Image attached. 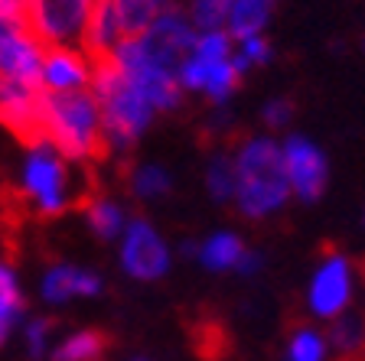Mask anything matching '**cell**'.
<instances>
[{
	"mask_svg": "<svg viewBox=\"0 0 365 361\" xmlns=\"http://www.w3.org/2000/svg\"><path fill=\"white\" fill-rule=\"evenodd\" d=\"M134 361H144V358H134Z\"/></svg>",
	"mask_w": 365,
	"mask_h": 361,
	"instance_id": "cell-32",
	"label": "cell"
},
{
	"mask_svg": "<svg viewBox=\"0 0 365 361\" xmlns=\"http://www.w3.org/2000/svg\"><path fill=\"white\" fill-rule=\"evenodd\" d=\"M39 66H43V46L23 26L4 39V46H0V82L23 85V88H43L39 85Z\"/></svg>",
	"mask_w": 365,
	"mask_h": 361,
	"instance_id": "cell-11",
	"label": "cell"
},
{
	"mask_svg": "<svg viewBox=\"0 0 365 361\" xmlns=\"http://www.w3.org/2000/svg\"><path fill=\"white\" fill-rule=\"evenodd\" d=\"M261 117H264L267 127H287L290 117H294V105H290L287 98H274V101H267L264 105Z\"/></svg>",
	"mask_w": 365,
	"mask_h": 361,
	"instance_id": "cell-27",
	"label": "cell"
},
{
	"mask_svg": "<svg viewBox=\"0 0 365 361\" xmlns=\"http://www.w3.org/2000/svg\"><path fill=\"white\" fill-rule=\"evenodd\" d=\"M235 199L245 219H267L290 199L281 143L271 137H248L235 157Z\"/></svg>",
	"mask_w": 365,
	"mask_h": 361,
	"instance_id": "cell-4",
	"label": "cell"
},
{
	"mask_svg": "<svg viewBox=\"0 0 365 361\" xmlns=\"http://www.w3.org/2000/svg\"><path fill=\"white\" fill-rule=\"evenodd\" d=\"M121 267L134 280H160L170 271V248L157 228L144 219H134L121 231Z\"/></svg>",
	"mask_w": 365,
	"mask_h": 361,
	"instance_id": "cell-7",
	"label": "cell"
},
{
	"mask_svg": "<svg viewBox=\"0 0 365 361\" xmlns=\"http://www.w3.org/2000/svg\"><path fill=\"white\" fill-rule=\"evenodd\" d=\"M91 98L98 105L101 127H105L108 150H128L147 134L157 108L124 78L111 56L91 62Z\"/></svg>",
	"mask_w": 365,
	"mask_h": 361,
	"instance_id": "cell-3",
	"label": "cell"
},
{
	"mask_svg": "<svg viewBox=\"0 0 365 361\" xmlns=\"http://www.w3.org/2000/svg\"><path fill=\"white\" fill-rule=\"evenodd\" d=\"M49 332H53V323H49V319H33V323L26 325V342H30L33 358H43V355H46Z\"/></svg>",
	"mask_w": 365,
	"mask_h": 361,
	"instance_id": "cell-26",
	"label": "cell"
},
{
	"mask_svg": "<svg viewBox=\"0 0 365 361\" xmlns=\"http://www.w3.org/2000/svg\"><path fill=\"white\" fill-rule=\"evenodd\" d=\"M23 7H26V0H0V14L16 16L20 23H23Z\"/></svg>",
	"mask_w": 365,
	"mask_h": 361,
	"instance_id": "cell-31",
	"label": "cell"
},
{
	"mask_svg": "<svg viewBox=\"0 0 365 361\" xmlns=\"http://www.w3.org/2000/svg\"><path fill=\"white\" fill-rule=\"evenodd\" d=\"M0 124L26 147L36 150L46 143L43 127V88H23V85H7L0 91Z\"/></svg>",
	"mask_w": 365,
	"mask_h": 361,
	"instance_id": "cell-9",
	"label": "cell"
},
{
	"mask_svg": "<svg viewBox=\"0 0 365 361\" xmlns=\"http://www.w3.org/2000/svg\"><path fill=\"white\" fill-rule=\"evenodd\" d=\"M205 186H209V196L215 202H232L235 199V159L228 153H215L209 159V169H205Z\"/></svg>",
	"mask_w": 365,
	"mask_h": 361,
	"instance_id": "cell-21",
	"label": "cell"
},
{
	"mask_svg": "<svg viewBox=\"0 0 365 361\" xmlns=\"http://www.w3.org/2000/svg\"><path fill=\"white\" fill-rule=\"evenodd\" d=\"M267 62H271V46H267L264 36L242 39V43H238V49H232V66H235L238 75H245L248 68L267 66Z\"/></svg>",
	"mask_w": 365,
	"mask_h": 361,
	"instance_id": "cell-24",
	"label": "cell"
},
{
	"mask_svg": "<svg viewBox=\"0 0 365 361\" xmlns=\"http://www.w3.org/2000/svg\"><path fill=\"white\" fill-rule=\"evenodd\" d=\"M238 82H242V75L235 72L232 59L212 62V59H196V56H190L186 66H182V72H180L182 91H202V95H209V101H215V105L232 98V91L238 88Z\"/></svg>",
	"mask_w": 365,
	"mask_h": 361,
	"instance_id": "cell-12",
	"label": "cell"
},
{
	"mask_svg": "<svg viewBox=\"0 0 365 361\" xmlns=\"http://www.w3.org/2000/svg\"><path fill=\"white\" fill-rule=\"evenodd\" d=\"M23 199L43 219L62 215L72 202L68 199V166L49 143L30 150L23 163Z\"/></svg>",
	"mask_w": 365,
	"mask_h": 361,
	"instance_id": "cell-6",
	"label": "cell"
},
{
	"mask_svg": "<svg viewBox=\"0 0 365 361\" xmlns=\"http://www.w3.org/2000/svg\"><path fill=\"white\" fill-rule=\"evenodd\" d=\"M281 153H284L290 192H297V199H304V202H317L327 192V179H329L327 153L300 134H290L281 143Z\"/></svg>",
	"mask_w": 365,
	"mask_h": 361,
	"instance_id": "cell-8",
	"label": "cell"
},
{
	"mask_svg": "<svg viewBox=\"0 0 365 361\" xmlns=\"http://www.w3.org/2000/svg\"><path fill=\"white\" fill-rule=\"evenodd\" d=\"M329 345L342 355V358H359L365 352V316L359 313H342L336 316L333 329H329Z\"/></svg>",
	"mask_w": 365,
	"mask_h": 361,
	"instance_id": "cell-20",
	"label": "cell"
},
{
	"mask_svg": "<svg viewBox=\"0 0 365 361\" xmlns=\"http://www.w3.org/2000/svg\"><path fill=\"white\" fill-rule=\"evenodd\" d=\"M118 20H121L124 36L144 33L163 10H170V0H114Z\"/></svg>",
	"mask_w": 365,
	"mask_h": 361,
	"instance_id": "cell-19",
	"label": "cell"
},
{
	"mask_svg": "<svg viewBox=\"0 0 365 361\" xmlns=\"http://www.w3.org/2000/svg\"><path fill=\"white\" fill-rule=\"evenodd\" d=\"M130 192L137 199H160L170 192V173L163 166H137L130 169Z\"/></svg>",
	"mask_w": 365,
	"mask_h": 361,
	"instance_id": "cell-23",
	"label": "cell"
},
{
	"mask_svg": "<svg viewBox=\"0 0 365 361\" xmlns=\"http://www.w3.org/2000/svg\"><path fill=\"white\" fill-rule=\"evenodd\" d=\"M242 251H245L242 238L232 231H215L202 244H196V257L202 261L205 271H235Z\"/></svg>",
	"mask_w": 365,
	"mask_h": 361,
	"instance_id": "cell-16",
	"label": "cell"
},
{
	"mask_svg": "<svg viewBox=\"0 0 365 361\" xmlns=\"http://www.w3.org/2000/svg\"><path fill=\"white\" fill-rule=\"evenodd\" d=\"M105 352H108V335L105 332L85 329V332L68 335L62 345H56L49 358L53 361H98Z\"/></svg>",
	"mask_w": 365,
	"mask_h": 361,
	"instance_id": "cell-18",
	"label": "cell"
},
{
	"mask_svg": "<svg viewBox=\"0 0 365 361\" xmlns=\"http://www.w3.org/2000/svg\"><path fill=\"white\" fill-rule=\"evenodd\" d=\"M192 43L196 30L190 26L186 14L180 7H170L144 33L121 39L111 59L157 111H173L182 101L180 72L192 56Z\"/></svg>",
	"mask_w": 365,
	"mask_h": 361,
	"instance_id": "cell-1",
	"label": "cell"
},
{
	"mask_svg": "<svg viewBox=\"0 0 365 361\" xmlns=\"http://www.w3.org/2000/svg\"><path fill=\"white\" fill-rule=\"evenodd\" d=\"M46 143L72 163H95L108 153L98 105L88 91H46L43 88Z\"/></svg>",
	"mask_w": 365,
	"mask_h": 361,
	"instance_id": "cell-2",
	"label": "cell"
},
{
	"mask_svg": "<svg viewBox=\"0 0 365 361\" xmlns=\"http://www.w3.org/2000/svg\"><path fill=\"white\" fill-rule=\"evenodd\" d=\"M235 271H242V273H258V271H261V254H258V251H248V248H245L242 257H238V263H235Z\"/></svg>",
	"mask_w": 365,
	"mask_h": 361,
	"instance_id": "cell-29",
	"label": "cell"
},
{
	"mask_svg": "<svg viewBox=\"0 0 365 361\" xmlns=\"http://www.w3.org/2000/svg\"><path fill=\"white\" fill-rule=\"evenodd\" d=\"M82 205H85V219H88L91 231L98 234L101 241H114L124 231V225H128L121 205L111 202V199H105V196H95V192H91Z\"/></svg>",
	"mask_w": 365,
	"mask_h": 361,
	"instance_id": "cell-17",
	"label": "cell"
},
{
	"mask_svg": "<svg viewBox=\"0 0 365 361\" xmlns=\"http://www.w3.org/2000/svg\"><path fill=\"white\" fill-rule=\"evenodd\" d=\"M352 300V267L349 261L336 251H329L327 261L317 267L310 283V293H307V303H310L313 316L319 319H336L346 313Z\"/></svg>",
	"mask_w": 365,
	"mask_h": 361,
	"instance_id": "cell-10",
	"label": "cell"
},
{
	"mask_svg": "<svg viewBox=\"0 0 365 361\" xmlns=\"http://www.w3.org/2000/svg\"><path fill=\"white\" fill-rule=\"evenodd\" d=\"M98 0H26L23 30L43 49H85L91 10ZM85 56V53H82Z\"/></svg>",
	"mask_w": 365,
	"mask_h": 361,
	"instance_id": "cell-5",
	"label": "cell"
},
{
	"mask_svg": "<svg viewBox=\"0 0 365 361\" xmlns=\"http://www.w3.org/2000/svg\"><path fill=\"white\" fill-rule=\"evenodd\" d=\"M277 0H232V10H228V36L232 39H251V36H261L264 23L271 20V10Z\"/></svg>",
	"mask_w": 365,
	"mask_h": 361,
	"instance_id": "cell-15",
	"label": "cell"
},
{
	"mask_svg": "<svg viewBox=\"0 0 365 361\" xmlns=\"http://www.w3.org/2000/svg\"><path fill=\"white\" fill-rule=\"evenodd\" d=\"M20 313H23V303H14V300H7V296H0V342L7 339L10 325L16 323Z\"/></svg>",
	"mask_w": 365,
	"mask_h": 361,
	"instance_id": "cell-28",
	"label": "cell"
},
{
	"mask_svg": "<svg viewBox=\"0 0 365 361\" xmlns=\"http://www.w3.org/2000/svg\"><path fill=\"white\" fill-rule=\"evenodd\" d=\"M101 290V277L91 271H78V267H68V263H59L43 277V300L59 306V303H68L76 296H95Z\"/></svg>",
	"mask_w": 365,
	"mask_h": 361,
	"instance_id": "cell-14",
	"label": "cell"
},
{
	"mask_svg": "<svg viewBox=\"0 0 365 361\" xmlns=\"http://www.w3.org/2000/svg\"><path fill=\"white\" fill-rule=\"evenodd\" d=\"M327 358V339L313 329H297L290 335L287 361H323Z\"/></svg>",
	"mask_w": 365,
	"mask_h": 361,
	"instance_id": "cell-25",
	"label": "cell"
},
{
	"mask_svg": "<svg viewBox=\"0 0 365 361\" xmlns=\"http://www.w3.org/2000/svg\"><path fill=\"white\" fill-rule=\"evenodd\" d=\"M91 82V62L76 49H43L39 85L46 91H85Z\"/></svg>",
	"mask_w": 365,
	"mask_h": 361,
	"instance_id": "cell-13",
	"label": "cell"
},
{
	"mask_svg": "<svg viewBox=\"0 0 365 361\" xmlns=\"http://www.w3.org/2000/svg\"><path fill=\"white\" fill-rule=\"evenodd\" d=\"M228 10H232V0H190V26L202 33H215L225 26Z\"/></svg>",
	"mask_w": 365,
	"mask_h": 361,
	"instance_id": "cell-22",
	"label": "cell"
},
{
	"mask_svg": "<svg viewBox=\"0 0 365 361\" xmlns=\"http://www.w3.org/2000/svg\"><path fill=\"white\" fill-rule=\"evenodd\" d=\"M23 23L16 20V16H7V14H0V46H4V39L10 36V33H16Z\"/></svg>",
	"mask_w": 365,
	"mask_h": 361,
	"instance_id": "cell-30",
	"label": "cell"
}]
</instances>
